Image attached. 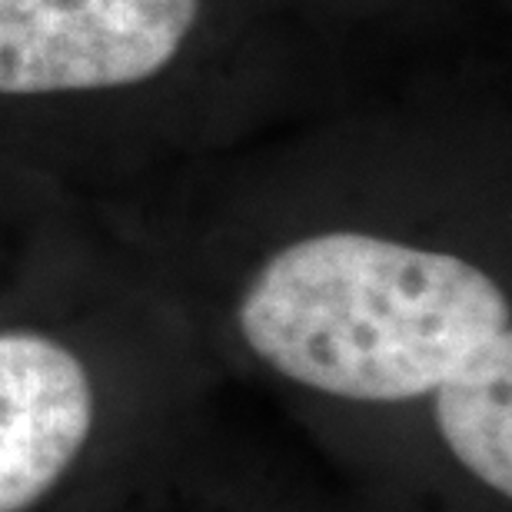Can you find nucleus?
Here are the masks:
<instances>
[{
    "label": "nucleus",
    "mask_w": 512,
    "mask_h": 512,
    "mask_svg": "<svg viewBox=\"0 0 512 512\" xmlns=\"http://www.w3.org/2000/svg\"><path fill=\"white\" fill-rule=\"evenodd\" d=\"M393 84L276 0H0V163L143 190Z\"/></svg>",
    "instance_id": "1"
},
{
    "label": "nucleus",
    "mask_w": 512,
    "mask_h": 512,
    "mask_svg": "<svg viewBox=\"0 0 512 512\" xmlns=\"http://www.w3.org/2000/svg\"><path fill=\"white\" fill-rule=\"evenodd\" d=\"M256 363L343 403H413L512 366V303L473 253L336 210L276 237L230 310Z\"/></svg>",
    "instance_id": "2"
},
{
    "label": "nucleus",
    "mask_w": 512,
    "mask_h": 512,
    "mask_svg": "<svg viewBox=\"0 0 512 512\" xmlns=\"http://www.w3.org/2000/svg\"><path fill=\"white\" fill-rule=\"evenodd\" d=\"M100 383L80 343L47 326L0 323V512L60 483L94 436Z\"/></svg>",
    "instance_id": "3"
},
{
    "label": "nucleus",
    "mask_w": 512,
    "mask_h": 512,
    "mask_svg": "<svg viewBox=\"0 0 512 512\" xmlns=\"http://www.w3.org/2000/svg\"><path fill=\"white\" fill-rule=\"evenodd\" d=\"M446 449L499 496H512V366L463 376L433 393Z\"/></svg>",
    "instance_id": "4"
},
{
    "label": "nucleus",
    "mask_w": 512,
    "mask_h": 512,
    "mask_svg": "<svg viewBox=\"0 0 512 512\" xmlns=\"http://www.w3.org/2000/svg\"><path fill=\"white\" fill-rule=\"evenodd\" d=\"M44 193H54L44 183L30 180L27 173H20L14 167H7V163H0V207H7V203H17V200H30V197H44ZM60 197V193H57Z\"/></svg>",
    "instance_id": "5"
}]
</instances>
